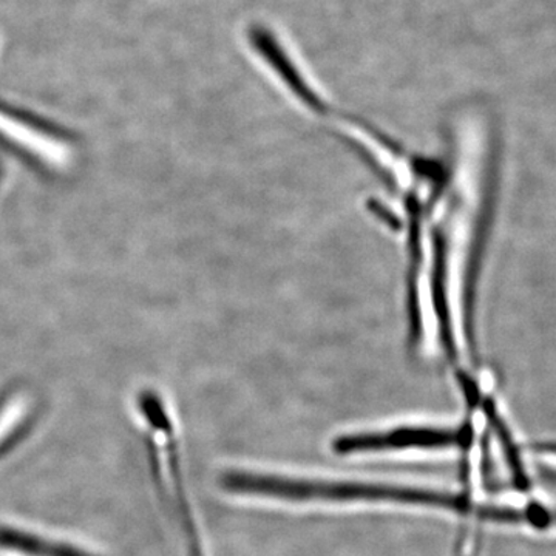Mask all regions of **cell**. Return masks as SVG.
Wrapping results in <instances>:
<instances>
[{"mask_svg": "<svg viewBox=\"0 0 556 556\" xmlns=\"http://www.w3.org/2000/svg\"><path fill=\"white\" fill-rule=\"evenodd\" d=\"M0 548L25 556H98L72 544L11 526H0Z\"/></svg>", "mask_w": 556, "mask_h": 556, "instance_id": "cell-4", "label": "cell"}, {"mask_svg": "<svg viewBox=\"0 0 556 556\" xmlns=\"http://www.w3.org/2000/svg\"><path fill=\"white\" fill-rule=\"evenodd\" d=\"M139 409L146 419L150 430L155 431L160 441H163L164 455H166L167 471H169L172 486H174V496L177 501V511L182 530H185L186 540L190 556H204L201 551L199 532H197L195 521L190 514L188 497L185 495V485H182L181 467H179V455L177 447V438H175L174 426L170 417L164 407L159 394L152 391H144L139 397Z\"/></svg>", "mask_w": 556, "mask_h": 556, "instance_id": "cell-1", "label": "cell"}, {"mask_svg": "<svg viewBox=\"0 0 556 556\" xmlns=\"http://www.w3.org/2000/svg\"><path fill=\"white\" fill-rule=\"evenodd\" d=\"M456 444H463V438L456 431L405 427L386 431V433L340 438L334 442V452L339 455H356V453L394 452V450L447 448Z\"/></svg>", "mask_w": 556, "mask_h": 556, "instance_id": "cell-3", "label": "cell"}, {"mask_svg": "<svg viewBox=\"0 0 556 556\" xmlns=\"http://www.w3.org/2000/svg\"><path fill=\"white\" fill-rule=\"evenodd\" d=\"M28 433V422L21 424V426H17L14 428L13 431L9 434V437H5L0 441V459H2L3 456L7 455V453H10L11 450L16 447L17 444L22 441V439L25 438V434Z\"/></svg>", "mask_w": 556, "mask_h": 556, "instance_id": "cell-5", "label": "cell"}, {"mask_svg": "<svg viewBox=\"0 0 556 556\" xmlns=\"http://www.w3.org/2000/svg\"><path fill=\"white\" fill-rule=\"evenodd\" d=\"M248 40L252 51L303 105L316 112H325L327 105L324 98L314 89L305 72L300 68L294 54L281 42L276 31L270 30L265 24H252L248 30Z\"/></svg>", "mask_w": 556, "mask_h": 556, "instance_id": "cell-2", "label": "cell"}]
</instances>
